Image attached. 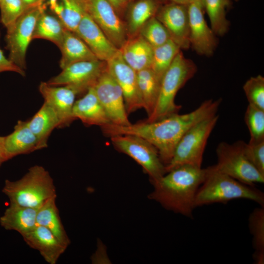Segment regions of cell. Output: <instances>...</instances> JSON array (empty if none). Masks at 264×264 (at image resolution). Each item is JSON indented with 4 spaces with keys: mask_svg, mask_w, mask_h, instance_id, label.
Listing matches in <instances>:
<instances>
[{
    "mask_svg": "<svg viewBox=\"0 0 264 264\" xmlns=\"http://www.w3.org/2000/svg\"><path fill=\"white\" fill-rule=\"evenodd\" d=\"M206 172V168L191 165L177 167L152 183L148 198L167 210L192 218L196 195Z\"/></svg>",
    "mask_w": 264,
    "mask_h": 264,
    "instance_id": "obj_1",
    "label": "cell"
},
{
    "mask_svg": "<svg viewBox=\"0 0 264 264\" xmlns=\"http://www.w3.org/2000/svg\"><path fill=\"white\" fill-rule=\"evenodd\" d=\"M221 99H208L191 112L175 113L151 123L149 128L150 138L158 150L165 166L171 161L175 148L182 136L200 121L217 114Z\"/></svg>",
    "mask_w": 264,
    "mask_h": 264,
    "instance_id": "obj_2",
    "label": "cell"
},
{
    "mask_svg": "<svg viewBox=\"0 0 264 264\" xmlns=\"http://www.w3.org/2000/svg\"><path fill=\"white\" fill-rule=\"evenodd\" d=\"M205 178L199 186L195 198V208L216 203H226L237 199H246L264 206V193L216 170L206 168Z\"/></svg>",
    "mask_w": 264,
    "mask_h": 264,
    "instance_id": "obj_3",
    "label": "cell"
},
{
    "mask_svg": "<svg viewBox=\"0 0 264 264\" xmlns=\"http://www.w3.org/2000/svg\"><path fill=\"white\" fill-rule=\"evenodd\" d=\"M2 192L11 203L38 209L57 197L53 179L47 170L38 165L29 168L18 180L6 179Z\"/></svg>",
    "mask_w": 264,
    "mask_h": 264,
    "instance_id": "obj_4",
    "label": "cell"
},
{
    "mask_svg": "<svg viewBox=\"0 0 264 264\" xmlns=\"http://www.w3.org/2000/svg\"><path fill=\"white\" fill-rule=\"evenodd\" d=\"M197 67L180 51L162 77L159 95L152 113L145 120L153 122L178 113L181 106L175 103L178 90L196 74Z\"/></svg>",
    "mask_w": 264,
    "mask_h": 264,
    "instance_id": "obj_5",
    "label": "cell"
},
{
    "mask_svg": "<svg viewBox=\"0 0 264 264\" xmlns=\"http://www.w3.org/2000/svg\"><path fill=\"white\" fill-rule=\"evenodd\" d=\"M218 119L217 114L205 118L194 125L182 136L171 161L165 166L166 173L183 165L201 167L208 139Z\"/></svg>",
    "mask_w": 264,
    "mask_h": 264,
    "instance_id": "obj_6",
    "label": "cell"
},
{
    "mask_svg": "<svg viewBox=\"0 0 264 264\" xmlns=\"http://www.w3.org/2000/svg\"><path fill=\"white\" fill-rule=\"evenodd\" d=\"M242 140L233 144L220 143L216 148L217 163L213 165L218 171L251 186L264 183V175L258 171L245 155Z\"/></svg>",
    "mask_w": 264,
    "mask_h": 264,
    "instance_id": "obj_7",
    "label": "cell"
},
{
    "mask_svg": "<svg viewBox=\"0 0 264 264\" xmlns=\"http://www.w3.org/2000/svg\"><path fill=\"white\" fill-rule=\"evenodd\" d=\"M110 138L117 150L128 155L142 167L152 184L166 173L157 150L147 141L132 135H116Z\"/></svg>",
    "mask_w": 264,
    "mask_h": 264,
    "instance_id": "obj_8",
    "label": "cell"
},
{
    "mask_svg": "<svg viewBox=\"0 0 264 264\" xmlns=\"http://www.w3.org/2000/svg\"><path fill=\"white\" fill-rule=\"evenodd\" d=\"M45 10L44 4L28 8L9 28L6 29V48L8 59L18 66L26 69V52L33 35L36 22Z\"/></svg>",
    "mask_w": 264,
    "mask_h": 264,
    "instance_id": "obj_9",
    "label": "cell"
},
{
    "mask_svg": "<svg viewBox=\"0 0 264 264\" xmlns=\"http://www.w3.org/2000/svg\"><path fill=\"white\" fill-rule=\"evenodd\" d=\"M106 68V62L98 59L78 62L62 69L46 83L54 86H67L78 95L93 86Z\"/></svg>",
    "mask_w": 264,
    "mask_h": 264,
    "instance_id": "obj_10",
    "label": "cell"
},
{
    "mask_svg": "<svg viewBox=\"0 0 264 264\" xmlns=\"http://www.w3.org/2000/svg\"><path fill=\"white\" fill-rule=\"evenodd\" d=\"M93 87L110 123L120 126L131 124L128 118L122 91L108 71L107 66Z\"/></svg>",
    "mask_w": 264,
    "mask_h": 264,
    "instance_id": "obj_11",
    "label": "cell"
},
{
    "mask_svg": "<svg viewBox=\"0 0 264 264\" xmlns=\"http://www.w3.org/2000/svg\"><path fill=\"white\" fill-rule=\"evenodd\" d=\"M107 69L121 88L128 114L143 108L137 72L123 59L119 51L106 62Z\"/></svg>",
    "mask_w": 264,
    "mask_h": 264,
    "instance_id": "obj_12",
    "label": "cell"
},
{
    "mask_svg": "<svg viewBox=\"0 0 264 264\" xmlns=\"http://www.w3.org/2000/svg\"><path fill=\"white\" fill-rule=\"evenodd\" d=\"M87 13L119 49L128 38L126 27L107 0H87Z\"/></svg>",
    "mask_w": 264,
    "mask_h": 264,
    "instance_id": "obj_13",
    "label": "cell"
},
{
    "mask_svg": "<svg viewBox=\"0 0 264 264\" xmlns=\"http://www.w3.org/2000/svg\"><path fill=\"white\" fill-rule=\"evenodd\" d=\"M155 16L168 30L171 40L180 49L190 47L188 5L174 2L167 4L159 10Z\"/></svg>",
    "mask_w": 264,
    "mask_h": 264,
    "instance_id": "obj_14",
    "label": "cell"
},
{
    "mask_svg": "<svg viewBox=\"0 0 264 264\" xmlns=\"http://www.w3.org/2000/svg\"><path fill=\"white\" fill-rule=\"evenodd\" d=\"M190 46L199 55L211 56L218 44L216 35L207 25L203 9L197 4H188Z\"/></svg>",
    "mask_w": 264,
    "mask_h": 264,
    "instance_id": "obj_15",
    "label": "cell"
},
{
    "mask_svg": "<svg viewBox=\"0 0 264 264\" xmlns=\"http://www.w3.org/2000/svg\"><path fill=\"white\" fill-rule=\"evenodd\" d=\"M75 33L99 60L106 62L119 50L88 13L83 17Z\"/></svg>",
    "mask_w": 264,
    "mask_h": 264,
    "instance_id": "obj_16",
    "label": "cell"
},
{
    "mask_svg": "<svg viewBox=\"0 0 264 264\" xmlns=\"http://www.w3.org/2000/svg\"><path fill=\"white\" fill-rule=\"evenodd\" d=\"M39 90L45 102L50 105L57 113L60 119L59 128L68 127L76 120L72 114L76 92L66 86H54L46 82H41Z\"/></svg>",
    "mask_w": 264,
    "mask_h": 264,
    "instance_id": "obj_17",
    "label": "cell"
},
{
    "mask_svg": "<svg viewBox=\"0 0 264 264\" xmlns=\"http://www.w3.org/2000/svg\"><path fill=\"white\" fill-rule=\"evenodd\" d=\"M22 237L25 243L38 251L49 264H56L67 247L50 231L41 225H37L33 230Z\"/></svg>",
    "mask_w": 264,
    "mask_h": 264,
    "instance_id": "obj_18",
    "label": "cell"
},
{
    "mask_svg": "<svg viewBox=\"0 0 264 264\" xmlns=\"http://www.w3.org/2000/svg\"><path fill=\"white\" fill-rule=\"evenodd\" d=\"M72 114L85 125L102 127L110 123L109 117L100 102L93 86L89 88L84 95L75 101Z\"/></svg>",
    "mask_w": 264,
    "mask_h": 264,
    "instance_id": "obj_19",
    "label": "cell"
},
{
    "mask_svg": "<svg viewBox=\"0 0 264 264\" xmlns=\"http://www.w3.org/2000/svg\"><path fill=\"white\" fill-rule=\"evenodd\" d=\"M4 150L6 161L40 150L38 140L28 127L27 120H18L14 131L4 136Z\"/></svg>",
    "mask_w": 264,
    "mask_h": 264,
    "instance_id": "obj_20",
    "label": "cell"
},
{
    "mask_svg": "<svg viewBox=\"0 0 264 264\" xmlns=\"http://www.w3.org/2000/svg\"><path fill=\"white\" fill-rule=\"evenodd\" d=\"M38 210V209L9 203L0 217V224L5 230L15 231L23 236L37 225Z\"/></svg>",
    "mask_w": 264,
    "mask_h": 264,
    "instance_id": "obj_21",
    "label": "cell"
},
{
    "mask_svg": "<svg viewBox=\"0 0 264 264\" xmlns=\"http://www.w3.org/2000/svg\"><path fill=\"white\" fill-rule=\"evenodd\" d=\"M119 50L124 61L136 72L150 67L154 48L139 34L128 37Z\"/></svg>",
    "mask_w": 264,
    "mask_h": 264,
    "instance_id": "obj_22",
    "label": "cell"
},
{
    "mask_svg": "<svg viewBox=\"0 0 264 264\" xmlns=\"http://www.w3.org/2000/svg\"><path fill=\"white\" fill-rule=\"evenodd\" d=\"M27 122L38 140L40 150L47 147V141L51 133L54 129L59 128L60 124L55 110L45 102Z\"/></svg>",
    "mask_w": 264,
    "mask_h": 264,
    "instance_id": "obj_23",
    "label": "cell"
},
{
    "mask_svg": "<svg viewBox=\"0 0 264 264\" xmlns=\"http://www.w3.org/2000/svg\"><path fill=\"white\" fill-rule=\"evenodd\" d=\"M58 47L61 52L59 65L62 69L76 62L97 59L85 43L75 32L68 30Z\"/></svg>",
    "mask_w": 264,
    "mask_h": 264,
    "instance_id": "obj_24",
    "label": "cell"
},
{
    "mask_svg": "<svg viewBox=\"0 0 264 264\" xmlns=\"http://www.w3.org/2000/svg\"><path fill=\"white\" fill-rule=\"evenodd\" d=\"M49 6L66 29L73 32L87 13V0H58Z\"/></svg>",
    "mask_w": 264,
    "mask_h": 264,
    "instance_id": "obj_25",
    "label": "cell"
},
{
    "mask_svg": "<svg viewBox=\"0 0 264 264\" xmlns=\"http://www.w3.org/2000/svg\"><path fill=\"white\" fill-rule=\"evenodd\" d=\"M57 197L53 198L38 209L37 225L46 227L64 244L68 246L70 240L62 223L56 203Z\"/></svg>",
    "mask_w": 264,
    "mask_h": 264,
    "instance_id": "obj_26",
    "label": "cell"
},
{
    "mask_svg": "<svg viewBox=\"0 0 264 264\" xmlns=\"http://www.w3.org/2000/svg\"><path fill=\"white\" fill-rule=\"evenodd\" d=\"M137 78L143 109L148 117L152 113L156 106L161 81L150 67L137 71Z\"/></svg>",
    "mask_w": 264,
    "mask_h": 264,
    "instance_id": "obj_27",
    "label": "cell"
},
{
    "mask_svg": "<svg viewBox=\"0 0 264 264\" xmlns=\"http://www.w3.org/2000/svg\"><path fill=\"white\" fill-rule=\"evenodd\" d=\"M156 0H137L130 6L126 25L128 37L138 34L142 26L158 11Z\"/></svg>",
    "mask_w": 264,
    "mask_h": 264,
    "instance_id": "obj_28",
    "label": "cell"
},
{
    "mask_svg": "<svg viewBox=\"0 0 264 264\" xmlns=\"http://www.w3.org/2000/svg\"><path fill=\"white\" fill-rule=\"evenodd\" d=\"M66 30L63 23L57 16L46 13L44 10L36 22L33 40H46L58 47Z\"/></svg>",
    "mask_w": 264,
    "mask_h": 264,
    "instance_id": "obj_29",
    "label": "cell"
},
{
    "mask_svg": "<svg viewBox=\"0 0 264 264\" xmlns=\"http://www.w3.org/2000/svg\"><path fill=\"white\" fill-rule=\"evenodd\" d=\"M248 227L252 236L255 264H264V206L255 208L248 218Z\"/></svg>",
    "mask_w": 264,
    "mask_h": 264,
    "instance_id": "obj_30",
    "label": "cell"
},
{
    "mask_svg": "<svg viewBox=\"0 0 264 264\" xmlns=\"http://www.w3.org/2000/svg\"><path fill=\"white\" fill-rule=\"evenodd\" d=\"M180 51L179 46L171 39L165 44L154 48L150 68L160 81Z\"/></svg>",
    "mask_w": 264,
    "mask_h": 264,
    "instance_id": "obj_31",
    "label": "cell"
},
{
    "mask_svg": "<svg viewBox=\"0 0 264 264\" xmlns=\"http://www.w3.org/2000/svg\"><path fill=\"white\" fill-rule=\"evenodd\" d=\"M228 3V0H204V8L209 17L211 28L215 35L223 36L228 30L229 22L225 13Z\"/></svg>",
    "mask_w": 264,
    "mask_h": 264,
    "instance_id": "obj_32",
    "label": "cell"
},
{
    "mask_svg": "<svg viewBox=\"0 0 264 264\" xmlns=\"http://www.w3.org/2000/svg\"><path fill=\"white\" fill-rule=\"evenodd\" d=\"M138 34L154 48L171 39L168 30L155 16L151 18L142 26Z\"/></svg>",
    "mask_w": 264,
    "mask_h": 264,
    "instance_id": "obj_33",
    "label": "cell"
},
{
    "mask_svg": "<svg viewBox=\"0 0 264 264\" xmlns=\"http://www.w3.org/2000/svg\"><path fill=\"white\" fill-rule=\"evenodd\" d=\"M244 121L250 133V141L264 140V110L250 105L247 106Z\"/></svg>",
    "mask_w": 264,
    "mask_h": 264,
    "instance_id": "obj_34",
    "label": "cell"
},
{
    "mask_svg": "<svg viewBox=\"0 0 264 264\" xmlns=\"http://www.w3.org/2000/svg\"><path fill=\"white\" fill-rule=\"evenodd\" d=\"M242 88L249 105L264 110V77L261 75L251 77Z\"/></svg>",
    "mask_w": 264,
    "mask_h": 264,
    "instance_id": "obj_35",
    "label": "cell"
},
{
    "mask_svg": "<svg viewBox=\"0 0 264 264\" xmlns=\"http://www.w3.org/2000/svg\"><path fill=\"white\" fill-rule=\"evenodd\" d=\"M28 8L21 0H2L0 22L6 29L9 28Z\"/></svg>",
    "mask_w": 264,
    "mask_h": 264,
    "instance_id": "obj_36",
    "label": "cell"
},
{
    "mask_svg": "<svg viewBox=\"0 0 264 264\" xmlns=\"http://www.w3.org/2000/svg\"><path fill=\"white\" fill-rule=\"evenodd\" d=\"M242 148L247 159L264 175V140L260 141H249L248 143L242 141Z\"/></svg>",
    "mask_w": 264,
    "mask_h": 264,
    "instance_id": "obj_37",
    "label": "cell"
},
{
    "mask_svg": "<svg viewBox=\"0 0 264 264\" xmlns=\"http://www.w3.org/2000/svg\"><path fill=\"white\" fill-rule=\"evenodd\" d=\"M5 71L14 72L22 76H25V70L16 65L8 58H6L0 48V73Z\"/></svg>",
    "mask_w": 264,
    "mask_h": 264,
    "instance_id": "obj_38",
    "label": "cell"
},
{
    "mask_svg": "<svg viewBox=\"0 0 264 264\" xmlns=\"http://www.w3.org/2000/svg\"><path fill=\"white\" fill-rule=\"evenodd\" d=\"M120 16L127 8L132 0H107Z\"/></svg>",
    "mask_w": 264,
    "mask_h": 264,
    "instance_id": "obj_39",
    "label": "cell"
},
{
    "mask_svg": "<svg viewBox=\"0 0 264 264\" xmlns=\"http://www.w3.org/2000/svg\"><path fill=\"white\" fill-rule=\"evenodd\" d=\"M0 160L2 163L6 161L4 150V136H0Z\"/></svg>",
    "mask_w": 264,
    "mask_h": 264,
    "instance_id": "obj_40",
    "label": "cell"
},
{
    "mask_svg": "<svg viewBox=\"0 0 264 264\" xmlns=\"http://www.w3.org/2000/svg\"><path fill=\"white\" fill-rule=\"evenodd\" d=\"M28 7L35 6L44 4V0H21Z\"/></svg>",
    "mask_w": 264,
    "mask_h": 264,
    "instance_id": "obj_41",
    "label": "cell"
},
{
    "mask_svg": "<svg viewBox=\"0 0 264 264\" xmlns=\"http://www.w3.org/2000/svg\"><path fill=\"white\" fill-rule=\"evenodd\" d=\"M190 2L197 4L203 9L204 8V0H190Z\"/></svg>",
    "mask_w": 264,
    "mask_h": 264,
    "instance_id": "obj_42",
    "label": "cell"
},
{
    "mask_svg": "<svg viewBox=\"0 0 264 264\" xmlns=\"http://www.w3.org/2000/svg\"><path fill=\"white\" fill-rule=\"evenodd\" d=\"M172 2L176 3L181 4L188 5L190 2V0H171Z\"/></svg>",
    "mask_w": 264,
    "mask_h": 264,
    "instance_id": "obj_43",
    "label": "cell"
},
{
    "mask_svg": "<svg viewBox=\"0 0 264 264\" xmlns=\"http://www.w3.org/2000/svg\"><path fill=\"white\" fill-rule=\"evenodd\" d=\"M58 0H44V1H47V4H51L52 3H53L56 1H57Z\"/></svg>",
    "mask_w": 264,
    "mask_h": 264,
    "instance_id": "obj_44",
    "label": "cell"
},
{
    "mask_svg": "<svg viewBox=\"0 0 264 264\" xmlns=\"http://www.w3.org/2000/svg\"><path fill=\"white\" fill-rule=\"evenodd\" d=\"M2 163H3L0 160V166L1 165Z\"/></svg>",
    "mask_w": 264,
    "mask_h": 264,
    "instance_id": "obj_45",
    "label": "cell"
},
{
    "mask_svg": "<svg viewBox=\"0 0 264 264\" xmlns=\"http://www.w3.org/2000/svg\"><path fill=\"white\" fill-rule=\"evenodd\" d=\"M1 0H0V1H1Z\"/></svg>",
    "mask_w": 264,
    "mask_h": 264,
    "instance_id": "obj_46",
    "label": "cell"
},
{
    "mask_svg": "<svg viewBox=\"0 0 264 264\" xmlns=\"http://www.w3.org/2000/svg\"></svg>",
    "mask_w": 264,
    "mask_h": 264,
    "instance_id": "obj_47",
    "label": "cell"
}]
</instances>
